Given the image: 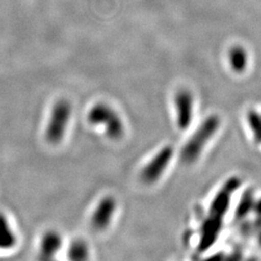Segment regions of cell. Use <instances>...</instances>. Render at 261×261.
Segmentation results:
<instances>
[{"mask_svg":"<svg viewBox=\"0 0 261 261\" xmlns=\"http://www.w3.org/2000/svg\"><path fill=\"white\" fill-rule=\"evenodd\" d=\"M175 110H176V122L179 129L186 130L193 120L194 113V100L193 96L187 90L179 91L175 99Z\"/></svg>","mask_w":261,"mask_h":261,"instance_id":"cell-6","label":"cell"},{"mask_svg":"<svg viewBox=\"0 0 261 261\" xmlns=\"http://www.w3.org/2000/svg\"><path fill=\"white\" fill-rule=\"evenodd\" d=\"M241 186V180L236 176L230 177L215 196L206 221L223 225L224 217L229 209L231 196Z\"/></svg>","mask_w":261,"mask_h":261,"instance_id":"cell-4","label":"cell"},{"mask_svg":"<svg viewBox=\"0 0 261 261\" xmlns=\"http://www.w3.org/2000/svg\"><path fill=\"white\" fill-rule=\"evenodd\" d=\"M116 209V202L112 196H105L98 205L91 218V224L96 230H103L112 222Z\"/></svg>","mask_w":261,"mask_h":261,"instance_id":"cell-7","label":"cell"},{"mask_svg":"<svg viewBox=\"0 0 261 261\" xmlns=\"http://www.w3.org/2000/svg\"><path fill=\"white\" fill-rule=\"evenodd\" d=\"M173 157V148L169 145L165 146L150 160L140 173L141 180L146 184L157 182L168 167Z\"/></svg>","mask_w":261,"mask_h":261,"instance_id":"cell-5","label":"cell"},{"mask_svg":"<svg viewBox=\"0 0 261 261\" xmlns=\"http://www.w3.org/2000/svg\"><path fill=\"white\" fill-rule=\"evenodd\" d=\"M252 211L255 212V214H256L258 219H261V198L254 202Z\"/></svg>","mask_w":261,"mask_h":261,"instance_id":"cell-14","label":"cell"},{"mask_svg":"<svg viewBox=\"0 0 261 261\" xmlns=\"http://www.w3.org/2000/svg\"><path fill=\"white\" fill-rule=\"evenodd\" d=\"M255 199L253 197V193L251 190H247L240 199V202L236 208L235 211V218L237 220H243L245 219L250 212H252L254 205Z\"/></svg>","mask_w":261,"mask_h":261,"instance_id":"cell-10","label":"cell"},{"mask_svg":"<svg viewBox=\"0 0 261 261\" xmlns=\"http://www.w3.org/2000/svg\"><path fill=\"white\" fill-rule=\"evenodd\" d=\"M71 114L72 105L68 100L61 99L54 105L46 129V140L47 142L57 144L63 140Z\"/></svg>","mask_w":261,"mask_h":261,"instance_id":"cell-3","label":"cell"},{"mask_svg":"<svg viewBox=\"0 0 261 261\" xmlns=\"http://www.w3.org/2000/svg\"><path fill=\"white\" fill-rule=\"evenodd\" d=\"M62 246L61 235L56 230H49L44 234L41 245L39 257L42 260H51L56 257Z\"/></svg>","mask_w":261,"mask_h":261,"instance_id":"cell-8","label":"cell"},{"mask_svg":"<svg viewBox=\"0 0 261 261\" xmlns=\"http://www.w3.org/2000/svg\"><path fill=\"white\" fill-rule=\"evenodd\" d=\"M230 66L235 72L241 73L247 66V55L241 47H234L229 54Z\"/></svg>","mask_w":261,"mask_h":261,"instance_id":"cell-12","label":"cell"},{"mask_svg":"<svg viewBox=\"0 0 261 261\" xmlns=\"http://www.w3.org/2000/svg\"><path fill=\"white\" fill-rule=\"evenodd\" d=\"M219 128L220 119L217 115L207 117L183 147L181 152L182 161L186 164L194 163L204 149L206 143L214 137Z\"/></svg>","mask_w":261,"mask_h":261,"instance_id":"cell-1","label":"cell"},{"mask_svg":"<svg viewBox=\"0 0 261 261\" xmlns=\"http://www.w3.org/2000/svg\"><path fill=\"white\" fill-rule=\"evenodd\" d=\"M249 125L252 130L254 140L257 142H261V116L256 112H251L248 113Z\"/></svg>","mask_w":261,"mask_h":261,"instance_id":"cell-13","label":"cell"},{"mask_svg":"<svg viewBox=\"0 0 261 261\" xmlns=\"http://www.w3.org/2000/svg\"><path fill=\"white\" fill-rule=\"evenodd\" d=\"M259 244L261 245V232L260 234H259Z\"/></svg>","mask_w":261,"mask_h":261,"instance_id":"cell-15","label":"cell"},{"mask_svg":"<svg viewBox=\"0 0 261 261\" xmlns=\"http://www.w3.org/2000/svg\"><path fill=\"white\" fill-rule=\"evenodd\" d=\"M17 237L11 228L8 220L4 214L0 213V249L8 250L15 246Z\"/></svg>","mask_w":261,"mask_h":261,"instance_id":"cell-9","label":"cell"},{"mask_svg":"<svg viewBox=\"0 0 261 261\" xmlns=\"http://www.w3.org/2000/svg\"><path fill=\"white\" fill-rule=\"evenodd\" d=\"M89 257V250L83 240H75L68 249V258L71 260H85Z\"/></svg>","mask_w":261,"mask_h":261,"instance_id":"cell-11","label":"cell"},{"mask_svg":"<svg viewBox=\"0 0 261 261\" xmlns=\"http://www.w3.org/2000/svg\"><path fill=\"white\" fill-rule=\"evenodd\" d=\"M87 120L92 125H103L109 138L118 140L124 134V124L120 116L106 103L94 105L87 114Z\"/></svg>","mask_w":261,"mask_h":261,"instance_id":"cell-2","label":"cell"}]
</instances>
